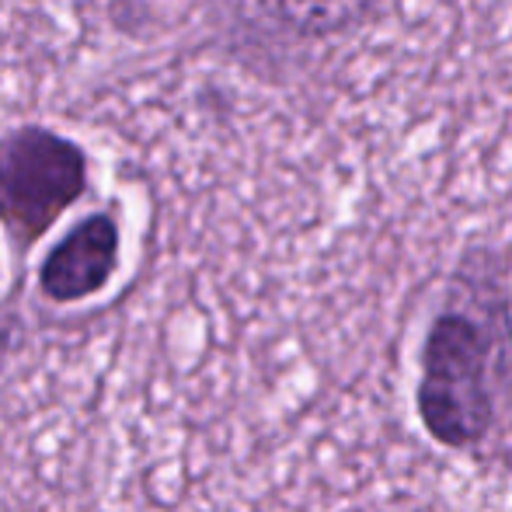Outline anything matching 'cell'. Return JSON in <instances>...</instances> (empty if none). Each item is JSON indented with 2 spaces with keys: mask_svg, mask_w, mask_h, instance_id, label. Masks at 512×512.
I'll list each match as a JSON object with an SVG mask.
<instances>
[{
  "mask_svg": "<svg viewBox=\"0 0 512 512\" xmlns=\"http://www.w3.org/2000/svg\"><path fill=\"white\" fill-rule=\"evenodd\" d=\"M88 189V157L46 126H21L0 140V220L28 248Z\"/></svg>",
  "mask_w": 512,
  "mask_h": 512,
  "instance_id": "cell-1",
  "label": "cell"
},
{
  "mask_svg": "<svg viewBox=\"0 0 512 512\" xmlns=\"http://www.w3.org/2000/svg\"><path fill=\"white\" fill-rule=\"evenodd\" d=\"M418 415L446 446H471L492 425L485 387V342L467 317L443 314L425 338Z\"/></svg>",
  "mask_w": 512,
  "mask_h": 512,
  "instance_id": "cell-2",
  "label": "cell"
},
{
  "mask_svg": "<svg viewBox=\"0 0 512 512\" xmlns=\"http://www.w3.org/2000/svg\"><path fill=\"white\" fill-rule=\"evenodd\" d=\"M119 265V223L108 213H91L56 244L39 269V286L56 304L88 300L105 290Z\"/></svg>",
  "mask_w": 512,
  "mask_h": 512,
  "instance_id": "cell-3",
  "label": "cell"
},
{
  "mask_svg": "<svg viewBox=\"0 0 512 512\" xmlns=\"http://www.w3.org/2000/svg\"><path fill=\"white\" fill-rule=\"evenodd\" d=\"M262 7L297 32L324 35L363 18L370 0H262Z\"/></svg>",
  "mask_w": 512,
  "mask_h": 512,
  "instance_id": "cell-4",
  "label": "cell"
}]
</instances>
